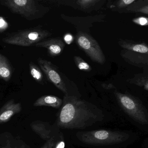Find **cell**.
Here are the masks:
<instances>
[{
  "instance_id": "6da1fadb",
  "label": "cell",
  "mask_w": 148,
  "mask_h": 148,
  "mask_svg": "<svg viewBox=\"0 0 148 148\" xmlns=\"http://www.w3.org/2000/svg\"><path fill=\"white\" fill-rule=\"evenodd\" d=\"M95 115L89 109L86 108L84 102L74 96L66 95L64 105L58 119V124L64 128L82 127L88 119L95 118Z\"/></svg>"
},
{
  "instance_id": "7a4b0ae2",
  "label": "cell",
  "mask_w": 148,
  "mask_h": 148,
  "mask_svg": "<svg viewBox=\"0 0 148 148\" xmlns=\"http://www.w3.org/2000/svg\"><path fill=\"white\" fill-rule=\"evenodd\" d=\"M0 3L11 13L20 15L28 21L43 17L50 10L35 0H1Z\"/></svg>"
},
{
  "instance_id": "3957f363",
  "label": "cell",
  "mask_w": 148,
  "mask_h": 148,
  "mask_svg": "<svg viewBox=\"0 0 148 148\" xmlns=\"http://www.w3.org/2000/svg\"><path fill=\"white\" fill-rule=\"evenodd\" d=\"M48 30L40 27L19 30L8 34L2 38L4 43L22 47H29L51 36Z\"/></svg>"
},
{
  "instance_id": "277c9868",
  "label": "cell",
  "mask_w": 148,
  "mask_h": 148,
  "mask_svg": "<svg viewBox=\"0 0 148 148\" xmlns=\"http://www.w3.org/2000/svg\"><path fill=\"white\" fill-rule=\"evenodd\" d=\"M115 95L123 109L131 118L140 124H148L147 110L138 98L117 91Z\"/></svg>"
},
{
  "instance_id": "5b68a950",
  "label": "cell",
  "mask_w": 148,
  "mask_h": 148,
  "mask_svg": "<svg viewBox=\"0 0 148 148\" xmlns=\"http://www.w3.org/2000/svg\"><path fill=\"white\" fill-rule=\"evenodd\" d=\"M78 47L83 50L91 60L100 64H104L106 58L97 41L87 33L78 31L75 36Z\"/></svg>"
},
{
  "instance_id": "8992f818",
  "label": "cell",
  "mask_w": 148,
  "mask_h": 148,
  "mask_svg": "<svg viewBox=\"0 0 148 148\" xmlns=\"http://www.w3.org/2000/svg\"><path fill=\"white\" fill-rule=\"evenodd\" d=\"M129 138L128 134L121 132L99 130L89 132L85 134L84 141L89 143L114 144L121 143Z\"/></svg>"
},
{
  "instance_id": "52a82bcc",
  "label": "cell",
  "mask_w": 148,
  "mask_h": 148,
  "mask_svg": "<svg viewBox=\"0 0 148 148\" xmlns=\"http://www.w3.org/2000/svg\"><path fill=\"white\" fill-rule=\"evenodd\" d=\"M37 62L48 80L66 94H67L66 86L57 67L51 62L40 57L37 59Z\"/></svg>"
},
{
  "instance_id": "ba28073f",
  "label": "cell",
  "mask_w": 148,
  "mask_h": 148,
  "mask_svg": "<svg viewBox=\"0 0 148 148\" xmlns=\"http://www.w3.org/2000/svg\"><path fill=\"white\" fill-rule=\"evenodd\" d=\"M59 5L71 7L86 13L100 9L104 4L103 0H56L53 1Z\"/></svg>"
},
{
  "instance_id": "9c48e42d",
  "label": "cell",
  "mask_w": 148,
  "mask_h": 148,
  "mask_svg": "<svg viewBox=\"0 0 148 148\" xmlns=\"http://www.w3.org/2000/svg\"><path fill=\"white\" fill-rule=\"evenodd\" d=\"M35 46L46 49L49 56L54 57L58 56L62 53L65 44L60 38H52L42 41L36 44Z\"/></svg>"
},
{
  "instance_id": "30bf717a",
  "label": "cell",
  "mask_w": 148,
  "mask_h": 148,
  "mask_svg": "<svg viewBox=\"0 0 148 148\" xmlns=\"http://www.w3.org/2000/svg\"><path fill=\"white\" fill-rule=\"evenodd\" d=\"M121 55L125 61L134 67L143 68L148 66V54L123 49L121 51Z\"/></svg>"
},
{
  "instance_id": "8fae6325",
  "label": "cell",
  "mask_w": 148,
  "mask_h": 148,
  "mask_svg": "<svg viewBox=\"0 0 148 148\" xmlns=\"http://www.w3.org/2000/svg\"><path fill=\"white\" fill-rule=\"evenodd\" d=\"M118 43L123 49L148 55V44L145 43L137 42L127 39H120Z\"/></svg>"
},
{
  "instance_id": "7c38bea8",
  "label": "cell",
  "mask_w": 148,
  "mask_h": 148,
  "mask_svg": "<svg viewBox=\"0 0 148 148\" xmlns=\"http://www.w3.org/2000/svg\"><path fill=\"white\" fill-rule=\"evenodd\" d=\"M127 81L130 84L140 87L148 91V66L143 68L141 73L135 74Z\"/></svg>"
},
{
  "instance_id": "4fadbf2b",
  "label": "cell",
  "mask_w": 148,
  "mask_h": 148,
  "mask_svg": "<svg viewBox=\"0 0 148 148\" xmlns=\"http://www.w3.org/2000/svg\"><path fill=\"white\" fill-rule=\"evenodd\" d=\"M13 69L8 58L0 54V79L8 82L11 79Z\"/></svg>"
},
{
  "instance_id": "5bb4252c",
  "label": "cell",
  "mask_w": 148,
  "mask_h": 148,
  "mask_svg": "<svg viewBox=\"0 0 148 148\" xmlns=\"http://www.w3.org/2000/svg\"><path fill=\"white\" fill-rule=\"evenodd\" d=\"M118 13H140L148 15V3L144 0H136L127 8L118 11Z\"/></svg>"
},
{
  "instance_id": "9a60e30c",
  "label": "cell",
  "mask_w": 148,
  "mask_h": 148,
  "mask_svg": "<svg viewBox=\"0 0 148 148\" xmlns=\"http://www.w3.org/2000/svg\"><path fill=\"white\" fill-rule=\"evenodd\" d=\"M62 101L59 97L54 96H44L39 98L35 103V106H47L51 107H60Z\"/></svg>"
},
{
  "instance_id": "2e32d148",
  "label": "cell",
  "mask_w": 148,
  "mask_h": 148,
  "mask_svg": "<svg viewBox=\"0 0 148 148\" xmlns=\"http://www.w3.org/2000/svg\"><path fill=\"white\" fill-rule=\"evenodd\" d=\"M136 0H119V1H110L108 3V7L112 11L118 12L121 10L127 8L133 4Z\"/></svg>"
},
{
  "instance_id": "e0dca14e",
  "label": "cell",
  "mask_w": 148,
  "mask_h": 148,
  "mask_svg": "<svg viewBox=\"0 0 148 148\" xmlns=\"http://www.w3.org/2000/svg\"><path fill=\"white\" fill-rule=\"evenodd\" d=\"M29 71L33 78L39 83H43L44 77L40 69L34 63L30 62L29 64Z\"/></svg>"
},
{
  "instance_id": "ac0fdd59",
  "label": "cell",
  "mask_w": 148,
  "mask_h": 148,
  "mask_svg": "<svg viewBox=\"0 0 148 148\" xmlns=\"http://www.w3.org/2000/svg\"><path fill=\"white\" fill-rule=\"evenodd\" d=\"M74 61L78 69L84 71L89 72L92 70V68L89 64L84 61L82 58L78 56H75Z\"/></svg>"
},
{
  "instance_id": "d6986e66",
  "label": "cell",
  "mask_w": 148,
  "mask_h": 148,
  "mask_svg": "<svg viewBox=\"0 0 148 148\" xmlns=\"http://www.w3.org/2000/svg\"><path fill=\"white\" fill-rule=\"evenodd\" d=\"M132 21L135 24L141 26H148V17L140 16L132 19Z\"/></svg>"
},
{
  "instance_id": "ffe728a7",
  "label": "cell",
  "mask_w": 148,
  "mask_h": 148,
  "mask_svg": "<svg viewBox=\"0 0 148 148\" xmlns=\"http://www.w3.org/2000/svg\"><path fill=\"white\" fill-rule=\"evenodd\" d=\"M13 112L11 110H8L1 114L0 116V120L5 121L10 118L13 114Z\"/></svg>"
},
{
  "instance_id": "44dd1931",
  "label": "cell",
  "mask_w": 148,
  "mask_h": 148,
  "mask_svg": "<svg viewBox=\"0 0 148 148\" xmlns=\"http://www.w3.org/2000/svg\"><path fill=\"white\" fill-rule=\"evenodd\" d=\"M8 27V24L3 17H0V33L3 32Z\"/></svg>"
},
{
  "instance_id": "7402d4cb",
  "label": "cell",
  "mask_w": 148,
  "mask_h": 148,
  "mask_svg": "<svg viewBox=\"0 0 148 148\" xmlns=\"http://www.w3.org/2000/svg\"><path fill=\"white\" fill-rule=\"evenodd\" d=\"M102 86L103 88L107 89H115L116 87L112 83H102Z\"/></svg>"
},
{
  "instance_id": "603a6c76",
  "label": "cell",
  "mask_w": 148,
  "mask_h": 148,
  "mask_svg": "<svg viewBox=\"0 0 148 148\" xmlns=\"http://www.w3.org/2000/svg\"><path fill=\"white\" fill-rule=\"evenodd\" d=\"M65 146V143L63 142L62 141L57 145L56 148H64Z\"/></svg>"
},
{
  "instance_id": "cb8c5ba5",
  "label": "cell",
  "mask_w": 148,
  "mask_h": 148,
  "mask_svg": "<svg viewBox=\"0 0 148 148\" xmlns=\"http://www.w3.org/2000/svg\"><path fill=\"white\" fill-rule=\"evenodd\" d=\"M70 38H72L71 36H70V35H67L66 36V37H65V40H66V41H70L71 39H70Z\"/></svg>"
},
{
  "instance_id": "d4e9b609",
  "label": "cell",
  "mask_w": 148,
  "mask_h": 148,
  "mask_svg": "<svg viewBox=\"0 0 148 148\" xmlns=\"http://www.w3.org/2000/svg\"><path fill=\"white\" fill-rule=\"evenodd\" d=\"M144 1H145L147 3H148V0H144Z\"/></svg>"
}]
</instances>
